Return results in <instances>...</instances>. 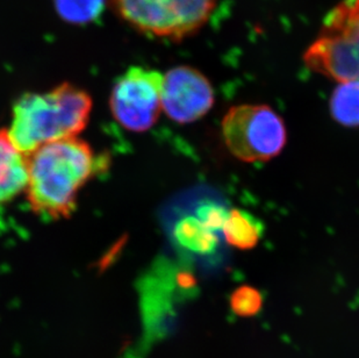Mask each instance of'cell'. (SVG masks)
<instances>
[{
	"label": "cell",
	"instance_id": "2",
	"mask_svg": "<svg viewBox=\"0 0 359 358\" xmlns=\"http://www.w3.org/2000/svg\"><path fill=\"white\" fill-rule=\"evenodd\" d=\"M92 100L88 92L63 83L44 93H26L13 107L7 129L12 142L25 155L41 145L77 138L88 126Z\"/></svg>",
	"mask_w": 359,
	"mask_h": 358
},
{
	"label": "cell",
	"instance_id": "5",
	"mask_svg": "<svg viewBox=\"0 0 359 358\" xmlns=\"http://www.w3.org/2000/svg\"><path fill=\"white\" fill-rule=\"evenodd\" d=\"M221 129L228 150L243 162L275 159L287 140L284 120L268 105L231 107L224 115Z\"/></svg>",
	"mask_w": 359,
	"mask_h": 358
},
{
	"label": "cell",
	"instance_id": "13",
	"mask_svg": "<svg viewBox=\"0 0 359 358\" xmlns=\"http://www.w3.org/2000/svg\"><path fill=\"white\" fill-rule=\"evenodd\" d=\"M263 298L256 289L242 286L231 294V310L241 317H251L261 310Z\"/></svg>",
	"mask_w": 359,
	"mask_h": 358
},
{
	"label": "cell",
	"instance_id": "4",
	"mask_svg": "<svg viewBox=\"0 0 359 358\" xmlns=\"http://www.w3.org/2000/svg\"><path fill=\"white\" fill-rule=\"evenodd\" d=\"M120 17L150 37L180 41L210 21L217 0H111Z\"/></svg>",
	"mask_w": 359,
	"mask_h": 358
},
{
	"label": "cell",
	"instance_id": "12",
	"mask_svg": "<svg viewBox=\"0 0 359 358\" xmlns=\"http://www.w3.org/2000/svg\"><path fill=\"white\" fill-rule=\"evenodd\" d=\"M62 19L72 24H88L100 17L105 0H54Z\"/></svg>",
	"mask_w": 359,
	"mask_h": 358
},
{
	"label": "cell",
	"instance_id": "6",
	"mask_svg": "<svg viewBox=\"0 0 359 358\" xmlns=\"http://www.w3.org/2000/svg\"><path fill=\"white\" fill-rule=\"evenodd\" d=\"M163 74L153 69L132 67L113 86L109 107L116 121L129 132L149 131L162 110Z\"/></svg>",
	"mask_w": 359,
	"mask_h": 358
},
{
	"label": "cell",
	"instance_id": "8",
	"mask_svg": "<svg viewBox=\"0 0 359 358\" xmlns=\"http://www.w3.org/2000/svg\"><path fill=\"white\" fill-rule=\"evenodd\" d=\"M228 212L219 200L197 201L194 210L180 216L173 225V240L177 247L197 258L217 255L222 244V228Z\"/></svg>",
	"mask_w": 359,
	"mask_h": 358
},
{
	"label": "cell",
	"instance_id": "9",
	"mask_svg": "<svg viewBox=\"0 0 359 358\" xmlns=\"http://www.w3.org/2000/svg\"><path fill=\"white\" fill-rule=\"evenodd\" d=\"M27 156L12 142L7 129L0 131V205L8 203L26 190Z\"/></svg>",
	"mask_w": 359,
	"mask_h": 358
},
{
	"label": "cell",
	"instance_id": "3",
	"mask_svg": "<svg viewBox=\"0 0 359 358\" xmlns=\"http://www.w3.org/2000/svg\"><path fill=\"white\" fill-rule=\"evenodd\" d=\"M304 62L339 83L359 81V0H342L329 11Z\"/></svg>",
	"mask_w": 359,
	"mask_h": 358
},
{
	"label": "cell",
	"instance_id": "11",
	"mask_svg": "<svg viewBox=\"0 0 359 358\" xmlns=\"http://www.w3.org/2000/svg\"><path fill=\"white\" fill-rule=\"evenodd\" d=\"M330 112L341 125L359 127V81L339 83L330 98Z\"/></svg>",
	"mask_w": 359,
	"mask_h": 358
},
{
	"label": "cell",
	"instance_id": "7",
	"mask_svg": "<svg viewBox=\"0 0 359 358\" xmlns=\"http://www.w3.org/2000/svg\"><path fill=\"white\" fill-rule=\"evenodd\" d=\"M213 105V86L198 69L180 65L163 76L162 108L172 121H197Z\"/></svg>",
	"mask_w": 359,
	"mask_h": 358
},
{
	"label": "cell",
	"instance_id": "1",
	"mask_svg": "<svg viewBox=\"0 0 359 358\" xmlns=\"http://www.w3.org/2000/svg\"><path fill=\"white\" fill-rule=\"evenodd\" d=\"M27 200L44 219L69 218L77 206L81 187L109 169L107 155L97 154L79 138L41 145L27 155Z\"/></svg>",
	"mask_w": 359,
	"mask_h": 358
},
{
	"label": "cell",
	"instance_id": "10",
	"mask_svg": "<svg viewBox=\"0 0 359 358\" xmlns=\"http://www.w3.org/2000/svg\"><path fill=\"white\" fill-rule=\"evenodd\" d=\"M264 230V223L258 218L245 211L233 208L228 212L222 235L224 242L231 247L249 251L259 244Z\"/></svg>",
	"mask_w": 359,
	"mask_h": 358
}]
</instances>
